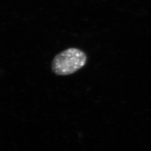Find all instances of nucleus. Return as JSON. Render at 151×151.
I'll return each instance as SVG.
<instances>
[{
  "label": "nucleus",
  "instance_id": "1",
  "mask_svg": "<svg viewBox=\"0 0 151 151\" xmlns=\"http://www.w3.org/2000/svg\"><path fill=\"white\" fill-rule=\"evenodd\" d=\"M87 59V55L83 50L76 47H70L54 57L51 62V70L57 76H69L84 67Z\"/></svg>",
  "mask_w": 151,
  "mask_h": 151
}]
</instances>
